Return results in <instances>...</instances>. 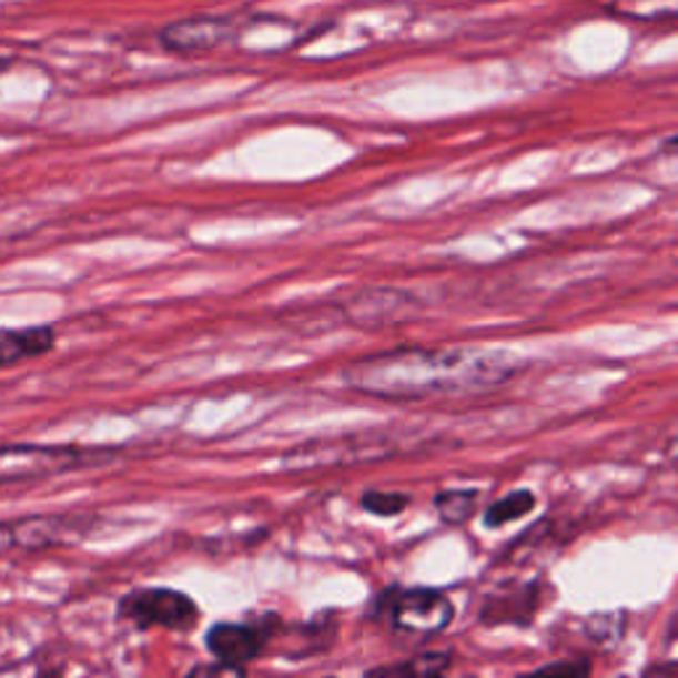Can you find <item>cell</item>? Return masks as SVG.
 Instances as JSON below:
<instances>
[{
	"label": "cell",
	"instance_id": "cell-14",
	"mask_svg": "<svg viewBox=\"0 0 678 678\" xmlns=\"http://www.w3.org/2000/svg\"><path fill=\"white\" fill-rule=\"evenodd\" d=\"M408 504L411 498L398 490H366L361 496V509L374 517H398Z\"/></svg>",
	"mask_w": 678,
	"mask_h": 678
},
{
	"label": "cell",
	"instance_id": "cell-12",
	"mask_svg": "<svg viewBox=\"0 0 678 678\" xmlns=\"http://www.w3.org/2000/svg\"><path fill=\"white\" fill-rule=\"evenodd\" d=\"M533 506H536V493L530 490H515L509 493V496L498 498L496 504L488 506V512H485V525L493 527H502L515 523V519H523L525 515H530Z\"/></svg>",
	"mask_w": 678,
	"mask_h": 678
},
{
	"label": "cell",
	"instance_id": "cell-1",
	"mask_svg": "<svg viewBox=\"0 0 678 678\" xmlns=\"http://www.w3.org/2000/svg\"><path fill=\"white\" fill-rule=\"evenodd\" d=\"M517 368V358L485 347H398L353 361L342 376L368 398L408 403L488 393Z\"/></svg>",
	"mask_w": 678,
	"mask_h": 678
},
{
	"label": "cell",
	"instance_id": "cell-15",
	"mask_svg": "<svg viewBox=\"0 0 678 678\" xmlns=\"http://www.w3.org/2000/svg\"><path fill=\"white\" fill-rule=\"evenodd\" d=\"M538 674H573V676H584L588 674V662H551V666H544Z\"/></svg>",
	"mask_w": 678,
	"mask_h": 678
},
{
	"label": "cell",
	"instance_id": "cell-10",
	"mask_svg": "<svg viewBox=\"0 0 678 678\" xmlns=\"http://www.w3.org/2000/svg\"><path fill=\"white\" fill-rule=\"evenodd\" d=\"M538 586H525L519 594H509V597H496L490 607L483 609L485 623H525L533 620V613L538 607Z\"/></svg>",
	"mask_w": 678,
	"mask_h": 678
},
{
	"label": "cell",
	"instance_id": "cell-9",
	"mask_svg": "<svg viewBox=\"0 0 678 678\" xmlns=\"http://www.w3.org/2000/svg\"><path fill=\"white\" fill-rule=\"evenodd\" d=\"M53 345H57V337L48 326L0 328V366L38 358V355L53 351Z\"/></svg>",
	"mask_w": 678,
	"mask_h": 678
},
{
	"label": "cell",
	"instance_id": "cell-2",
	"mask_svg": "<svg viewBox=\"0 0 678 678\" xmlns=\"http://www.w3.org/2000/svg\"><path fill=\"white\" fill-rule=\"evenodd\" d=\"M109 451H82L74 445H3L0 448V485L36 483L61 472L104 462Z\"/></svg>",
	"mask_w": 678,
	"mask_h": 678
},
{
	"label": "cell",
	"instance_id": "cell-4",
	"mask_svg": "<svg viewBox=\"0 0 678 678\" xmlns=\"http://www.w3.org/2000/svg\"><path fill=\"white\" fill-rule=\"evenodd\" d=\"M118 615L139 628L189 631L200 620V605L175 588H135L120 599Z\"/></svg>",
	"mask_w": 678,
	"mask_h": 678
},
{
	"label": "cell",
	"instance_id": "cell-16",
	"mask_svg": "<svg viewBox=\"0 0 678 678\" xmlns=\"http://www.w3.org/2000/svg\"><path fill=\"white\" fill-rule=\"evenodd\" d=\"M11 551L9 546V533H6V523H0V554Z\"/></svg>",
	"mask_w": 678,
	"mask_h": 678
},
{
	"label": "cell",
	"instance_id": "cell-13",
	"mask_svg": "<svg viewBox=\"0 0 678 678\" xmlns=\"http://www.w3.org/2000/svg\"><path fill=\"white\" fill-rule=\"evenodd\" d=\"M451 666V655L448 652H427L414 657L411 662H398V666H385V668H374L368 670L372 676H429V674H441Z\"/></svg>",
	"mask_w": 678,
	"mask_h": 678
},
{
	"label": "cell",
	"instance_id": "cell-5",
	"mask_svg": "<svg viewBox=\"0 0 678 678\" xmlns=\"http://www.w3.org/2000/svg\"><path fill=\"white\" fill-rule=\"evenodd\" d=\"M91 527V517H72V515H40L24 517L6 523L11 549L40 551L51 546H67L80 540Z\"/></svg>",
	"mask_w": 678,
	"mask_h": 678
},
{
	"label": "cell",
	"instance_id": "cell-11",
	"mask_svg": "<svg viewBox=\"0 0 678 678\" xmlns=\"http://www.w3.org/2000/svg\"><path fill=\"white\" fill-rule=\"evenodd\" d=\"M479 502V490L472 488H458V490H441L435 496V509L437 517L445 525H464L472 519Z\"/></svg>",
	"mask_w": 678,
	"mask_h": 678
},
{
	"label": "cell",
	"instance_id": "cell-7",
	"mask_svg": "<svg viewBox=\"0 0 678 678\" xmlns=\"http://www.w3.org/2000/svg\"><path fill=\"white\" fill-rule=\"evenodd\" d=\"M231 36H234V27L229 19L200 17L164 27L160 40L173 53H202L223 45Z\"/></svg>",
	"mask_w": 678,
	"mask_h": 678
},
{
	"label": "cell",
	"instance_id": "cell-8",
	"mask_svg": "<svg viewBox=\"0 0 678 678\" xmlns=\"http://www.w3.org/2000/svg\"><path fill=\"white\" fill-rule=\"evenodd\" d=\"M408 305L411 294L389 290H366L347 303V316H351L355 324L380 326L385 324L387 318L401 321V316H406Z\"/></svg>",
	"mask_w": 678,
	"mask_h": 678
},
{
	"label": "cell",
	"instance_id": "cell-3",
	"mask_svg": "<svg viewBox=\"0 0 678 678\" xmlns=\"http://www.w3.org/2000/svg\"><path fill=\"white\" fill-rule=\"evenodd\" d=\"M376 601H380L376 615L403 634L435 636L454 620V601L437 588H389Z\"/></svg>",
	"mask_w": 678,
	"mask_h": 678
},
{
	"label": "cell",
	"instance_id": "cell-6",
	"mask_svg": "<svg viewBox=\"0 0 678 678\" xmlns=\"http://www.w3.org/2000/svg\"><path fill=\"white\" fill-rule=\"evenodd\" d=\"M204 644L223 668L242 674L244 666L255 662L269 644V628L260 623H215L204 636Z\"/></svg>",
	"mask_w": 678,
	"mask_h": 678
}]
</instances>
